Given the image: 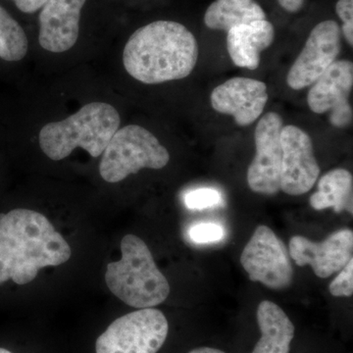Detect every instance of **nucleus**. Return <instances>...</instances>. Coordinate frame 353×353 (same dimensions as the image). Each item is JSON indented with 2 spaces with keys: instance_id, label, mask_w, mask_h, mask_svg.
Returning <instances> with one entry per match:
<instances>
[{
  "instance_id": "1",
  "label": "nucleus",
  "mask_w": 353,
  "mask_h": 353,
  "mask_svg": "<svg viewBox=\"0 0 353 353\" xmlns=\"http://www.w3.org/2000/svg\"><path fill=\"white\" fill-rule=\"evenodd\" d=\"M72 250L41 213L14 209L0 215V285H26L46 267L66 263Z\"/></svg>"
},
{
  "instance_id": "2",
  "label": "nucleus",
  "mask_w": 353,
  "mask_h": 353,
  "mask_svg": "<svg viewBox=\"0 0 353 353\" xmlns=\"http://www.w3.org/2000/svg\"><path fill=\"white\" fill-rule=\"evenodd\" d=\"M199 48L196 37L174 21H155L128 39L123 64L129 75L146 85L182 80L194 71Z\"/></svg>"
},
{
  "instance_id": "3",
  "label": "nucleus",
  "mask_w": 353,
  "mask_h": 353,
  "mask_svg": "<svg viewBox=\"0 0 353 353\" xmlns=\"http://www.w3.org/2000/svg\"><path fill=\"white\" fill-rule=\"evenodd\" d=\"M120 124L119 113L111 104L90 102L66 119L46 124L39 132V146L54 161L68 157L77 148L97 158L103 153Z\"/></svg>"
},
{
  "instance_id": "4",
  "label": "nucleus",
  "mask_w": 353,
  "mask_h": 353,
  "mask_svg": "<svg viewBox=\"0 0 353 353\" xmlns=\"http://www.w3.org/2000/svg\"><path fill=\"white\" fill-rule=\"evenodd\" d=\"M122 257L111 262L105 272V282L114 296L136 308H152L170 294L168 280L155 264L145 241L127 234L121 241Z\"/></svg>"
},
{
  "instance_id": "5",
  "label": "nucleus",
  "mask_w": 353,
  "mask_h": 353,
  "mask_svg": "<svg viewBox=\"0 0 353 353\" xmlns=\"http://www.w3.org/2000/svg\"><path fill=\"white\" fill-rule=\"evenodd\" d=\"M170 154L157 137L139 125H128L114 134L103 153L99 173L105 182L125 180L141 169L164 168Z\"/></svg>"
},
{
  "instance_id": "6",
  "label": "nucleus",
  "mask_w": 353,
  "mask_h": 353,
  "mask_svg": "<svg viewBox=\"0 0 353 353\" xmlns=\"http://www.w3.org/2000/svg\"><path fill=\"white\" fill-rule=\"evenodd\" d=\"M161 311L141 308L111 323L95 343L97 353H157L168 336Z\"/></svg>"
},
{
  "instance_id": "7",
  "label": "nucleus",
  "mask_w": 353,
  "mask_h": 353,
  "mask_svg": "<svg viewBox=\"0 0 353 353\" xmlns=\"http://www.w3.org/2000/svg\"><path fill=\"white\" fill-rule=\"evenodd\" d=\"M241 264L252 282L271 290L288 289L294 282V269L285 243L270 228L259 226L246 243Z\"/></svg>"
},
{
  "instance_id": "8",
  "label": "nucleus",
  "mask_w": 353,
  "mask_h": 353,
  "mask_svg": "<svg viewBox=\"0 0 353 353\" xmlns=\"http://www.w3.org/2000/svg\"><path fill=\"white\" fill-rule=\"evenodd\" d=\"M341 50L340 25L333 20L316 25L288 73L289 87L299 90L312 85L336 61Z\"/></svg>"
},
{
  "instance_id": "9",
  "label": "nucleus",
  "mask_w": 353,
  "mask_h": 353,
  "mask_svg": "<svg viewBox=\"0 0 353 353\" xmlns=\"http://www.w3.org/2000/svg\"><path fill=\"white\" fill-rule=\"evenodd\" d=\"M284 123L275 112L265 114L255 128V157L248 167V183L257 194H275L281 190L283 150L281 132Z\"/></svg>"
},
{
  "instance_id": "10",
  "label": "nucleus",
  "mask_w": 353,
  "mask_h": 353,
  "mask_svg": "<svg viewBox=\"0 0 353 353\" xmlns=\"http://www.w3.org/2000/svg\"><path fill=\"white\" fill-rule=\"evenodd\" d=\"M352 87V62L338 60L311 85L307 95L309 108L316 114L330 112L332 126L347 128L353 119L350 103Z\"/></svg>"
},
{
  "instance_id": "11",
  "label": "nucleus",
  "mask_w": 353,
  "mask_h": 353,
  "mask_svg": "<svg viewBox=\"0 0 353 353\" xmlns=\"http://www.w3.org/2000/svg\"><path fill=\"white\" fill-rule=\"evenodd\" d=\"M281 190L289 196L306 194L314 187L320 174L310 137L301 128L288 125L281 132Z\"/></svg>"
},
{
  "instance_id": "12",
  "label": "nucleus",
  "mask_w": 353,
  "mask_h": 353,
  "mask_svg": "<svg viewBox=\"0 0 353 353\" xmlns=\"http://www.w3.org/2000/svg\"><path fill=\"white\" fill-rule=\"evenodd\" d=\"M289 253L299 266L310 265L317 277L329 278L352 259L353 233L350 229L339 230L321 243L294 236L290 241Z\"/></svg>"
},
{
  "instance_id": "13",
  "label": "nucleus",
  "mask_w": 353,
  "mask_h": 353,
  "mask_svg": "<svg viewBox=\"0 0 353 353\" xmlns=\"http://www.w3.org/2000/svg\"><path fill=\"white\" fill-rule=\"evenodd\" d=\"M210 101L217 112L233 116L239 126H250L263 113L268 101L267 85L254 79L236 77L215 88Z\"/></svg>"
},
{
  "instance_id": "14",
  "label": "nucleus",
  "mask_w": 353,
  "mask_h": 353,
  "mask_svg": "<svg viewBox=\"0 0 353 353\" xmlns=\"http://www.w3.org/2000/svg\"><path fill=\"white\" fill-rule=\"evenodd\" d=\"M87 0H48L39 15V46L52 53L66 52L78 41L81 12Z\"/></svg>"
},
{
  "instance_id": "15",
  "label": "nucleus",
  "mask_w": 353,
  "mask_h": 353,
  "mask_svg": "<svg viewBox=\"0 0 353 353\" xmlns=\"http://www.w3.org/2000/svg\"><path fill=\"white\" fill-rule=\"evenodd\" d=\"M274 38L275 30L266 19L236 26L228 31V52L236 66L256 70L262 51L271 46Z\"/></svg>"
},
{
  "instance_id": "16",
  "label": "nucleus",
  "mask_w": 353,
  "mask_h": 353,
  "mask_svg": "<svg viewBox=\"0 0 353 353\" xmlns=\"http://www.w3.org/2000/svg\"><path fill=\"white\" fill-rule=\"evenodd\" d=\"M261 338L252 353H290L294 326L284 310L272 303H260L256 312Z\"/></svg>"
},
{
  "instance_id": "17",
  "label": "nucleus",
  "mask_w": 353,
  "mask_h": 353,
  "mask_svg": "<svg viewBox=\"0 0 353 353\" xmlns=\"http://www.w3.org/2000/svg\"><path fill=\"white\" fill-rule=\"evenodd\" d=\"M352 174L345 169H334L325 174L318 183L317 192L309 199L315 210L334 208V212L347 211L352 214Z\"/></svg>"
},
{
  "instance_id": "18",
  "label": "nucleus",
  "mask_w": 353,
  "mask_h": 353,
  "mask_svg": "<svg viewBox=\"0 0 353 353\" xmlns=\"http://www.w3.org/2000/svg\"><path fill=\"white\" fill-rule=\"evenodd\" d=\"M265 19L266 14L255 0H215L204 15L206 27L226 32L236 26Z\"/></svg>"
},
{
  "instance_id": "19",
  "label": "nucleus",
  "mask_w": 353,
  "mask_h": 353,
  "mask_svg": "<svg viewBox=\"0 0 353 353\" xmlns=\"http://www.w3.org/2000/svg\"><path fill=\"white\" fill-rule=\"evenodd\" d=\"M29 48L23 28L0 6V58L17 62L26 57Z\"/></svg>"
},
{
  "instance_id": "20",
  "label": "nucleus",
  "mask_w": 353,
  "mask_h": 353,
  "mask_svg": "<svg viewBox=\"0 0 353 353\" xmlns=\"http://www.w3.org/2000/svg\"><path fill=\"white\" fill-rule=\"evenodd\" d=\"M222 203V196L219 190L211 188H201L190 190L185 196V204L192 210L214 208Z\"/></svg>"
},
{
  "instance_id": "21",
  "label": "nucleus",
  "mask_w": 353,
  "mask_h": 353,
  "mask_svg": "<svg viewBox=\"0 0 353 353\" xmlns=\"http://www.w3.org/2000/svg\"><path fill=\"white\" fill-rule=\"evenodd\" d=\"M189 236L194 243L206 245L222 241L225 236V230L215 223H199L190 228Z\"/></svg>"
},
{
  "instance_id": "22",
  "label": "nucleus",
  "mask_w": 353,
  "mask_h": 353,
  "mask_svg": "<svg viewBox=\"0 0 353 353\" xmlns=\"http://www.w3.org/2000/svg\"><path fill=\"white\" fill-rule=\"evenodd\" d=\"M330 294L336 297L353 294V259L340 271L329 287Z\"/></svg>"
},
{
  "instance_id": "23",
  "label": "nucleus",
  "mask_w": 353,
  "mask_h": 353,
  "mask_svg": "<svg viewBox=\"0 0 353 353\" xmlns=\"http://www.w3.org/2000/svg\"><path fill=\"white\" fill-rule=\"evenodd\" d=\"M336 11L343 21L341 31L347 43L353 46V0H339L336 4Z\"/></svg>"
},
{
  "instance_id": "24",
  "label": "nucleus",
  "mask_w": 353,
  "mask_h": 353,
  "mask_svg": "<svg viewBox=\"0 0 353 353\" xmlns=\"http://www.w3.org/2000/svg\"><path fill=\"white\" fill-rule=\"evenodd\" d=\"M23 13L32 14L43 8L48 0H12Z\"/></svg>"
},
{
  "instance_id": "25",
  "label": "nucleus",
  "mask_w": 353,
  "mask_h": 353,
  "mask_svg": "<svg viewBox=\"0 0 353 353\" xmlns=\"http://www.w3.org/2000/svg\"><path fill=\"white\" fill-rule=\"evenodd\" d=\"M279 4L290 13H296L303 8L304 0H277Z\"/></svg>"
},
{
  "instance_id": "26",
  "label": "nucleus",
  "mask_w": 353,
  "mask_h": 353,
  "mask_svg": "<svg viewBox=\"0 0 353 353\" xmlns=\"http://www.w3.org/2000/svg\"><path fill=\"white\" fill-rule=\"evenodd\" d=\"M189 353H226L222 352V350H217V348L202 347L194 348V350H190Z\"/></svg>"
},
{
  "instance_id": "27",
  "label": "nucleus",
  "mask_w": 353,
  "mask_h": 353,
  "mask_svg": "<svg viewBox=\"0 0 353 353\" xmlns=\"http://www.w3.org/2000/svg\"><path fill=\"white\" fill-rule=\"evenodd\" d=\"M0 353H12L9 352V350H6V348L0 347Z\"/></svg>"
}]
</instances>
